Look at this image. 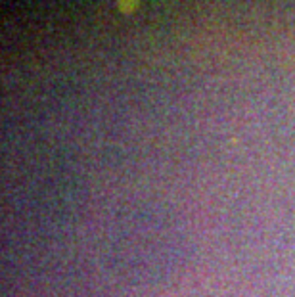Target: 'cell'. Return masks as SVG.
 I'll use <instances>...</instances> for the list:
<instances>
[{
	"instance_id": "6da1fadb",
	"label": "cell",
	"mask_w": 295,
	"mask_h": 297,
	"mask_svg": "<svg viewBox=\"0 0 295 297\" xmlns=\"http://www.w3.org/2000/svg\"><path fill=\"white\" fill-rule=\"evenodd\" d=\"M140 4V0H117V8L121 10L123 14H130V12H134Z\"/></svg>"
}]
</instances>
